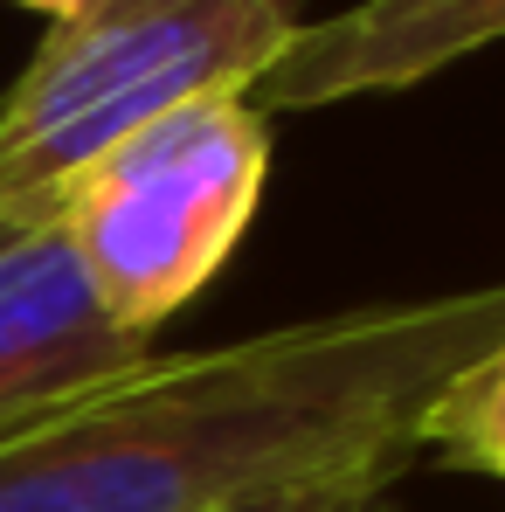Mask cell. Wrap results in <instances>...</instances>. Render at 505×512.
Returning a JSON list of instances; mask_svg holds the SVG:
<instances>
[{"label":"cell","mask_w":505,"mask_h":512,"mask_svg":"<svg viewBox=\"0 0 505 512\" xmlns=\"http://www.w3.org/2000/svg\"><path fill=\"white\" fill-rule=\"evenodd\" d=\"M409 471H416V457H388V464H367V471H346V478L284 485V492H263V499H243V506H222V512H402L395 492H402Z\"/></svg>","instance_id":"obj_6"},{"label":"cell","mask_w":505,"mask_h":512,"mask_svg":"<svg viewBox=\"0 0 505 512\" xmlns=\"http://www.w3.org/2000/svg\"><path fill=\"white\" fill-rule=\"evenodd\" d=\"M146 353V333H125L97 305L56 222L0 243V436L139 367Z\"/></svg>","instance_id":"obj_4"},{"label":"cell","mask_w":505,"mask_h":512,"mask_svg":"<svg viewBox=\"0 0 505 512\" xmlns=\"http://www.w3.org/2000/svg\"><path fill=\"white\" fill-rule=\"evenodd\" d=\"M416 457L505 478V346L471 360L416 423Z\"/></svg>","instance_id":"obj_5"},{"label":"cell","mask_w":505,"mask_h":512,"mask_svg":"<svg viewBox=\"0 0 505 512\" xmlns=\"http://www.w3.org/2000/svg\"><path fill=\"white\" fill-rule=\"evenodd\" d=\"M505 346V277L146 353L0 436V512H222L416 457L422 409Z\"/></svg>","instance_id":"obj_1"},{"label":"cell","mask_w":505,"mask_h":512,"mask_svg":"<svg viewBox=\"0 0 505 512\" xmlns=\"http://www.w3.org/2000/svg\"><path fill=\"white\" fill-rule=\"evenodd\" d=\"M492 42H505V0H360L326 21H298L243 97L256 118H277L339 97L416 90Z\"/></svg>","instance_id":"obj_3"},{"label":"cell","mask_w":505,"mask_h":512,"mask_svg":"<svg viewBox=\"0 0 505 512\" xmlns=\"http://www.w3.org/2000/svg\"><path fill=\"white\" fill-rule=\"evenodd\" d=\"M263 173L270 118H256L243 90H208L97 153L70 180L56 229L97 305L125 333L153 340L236 256L263 201Z\"/></svg>","instance_id":"obj_2"},{"label":"cell","mask_w":505,"mask_h":512,"mask_svg":"<svg viewBox=\"0 0 505 512\" xmlns=\"http://www.w3.org/2000/svg\"><path fill=\"white\" fill-rule=\"evenodd\" d=\"M28 7H42V14H49V21H56V14H70V7H77V0H28Z\"/></svg>","instance_id":"obj_7"}]
</instances>
